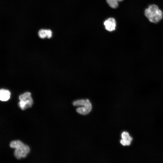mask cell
I'll return each mask as SVG.
<instances>
[{"label": "cell", "mask_w": 163, "mask_h": 163, "mask_svg": "<svg viewBox=\"0 0 163 163\" xmlns=\"http://www.w3.org/2000/svg\"><path fill=\"white\" fill-rule=\"evenodd\" d=\"M114 1L117 2H121L123 1V0H113Z\"/></svg>", "instance_id": "obj_14"}, {"label": "cell", "mask_w": 163, "mask_h": 163, "mask_svg": "<svg viewBox=\"0 0 163 163\" xmlns=\"http://www.w3.org/2000/svg\"><path fill=\"white\" fill-rule=\"evenodd\" d=\"M163 16L162 11L159 9L157 14L154 16L149 18V20L151 22L156 23L161 21Z\"/></svg>", "instance_id": "obj_7"}, {"label": "cell", "mask_w": 163, "mask_h": 163, "mask_svg": "<svg viewBox=\"0 0 163 163\" xmlns=\"http://www.w3.org/2000/svg\"><path fill=\"white\" fill-rule=\"evenodd\" d=\"M10 146L11 148L15 149L14 155L18 159L25 158L30 152L29 147L19 140L11 142Z\"/></svg>", "instance_id": "obj_1"}, {"label": "cell", "mask_w": 163, "mask_h": 163, "mask_svg": "<svg viewBox=\"0 0 163 163\" xmlns=\"http://www.w3.org/2000/svg\"><path fill=\"white\" fill-rule=\"evenodd\" d=\"M132 138L129 136L127 139H122L120 141V142L121 144L124 146L129 145L131 142L132 140Z\"/></svg>", "instance_id": "obj_9"}, {"label": "cell", "mask_w": 163, "mask_h": 163, "mask_svg": "<svg viewBox=\"0 0 163 163\" xmlns=\"http://www.w3.org/2000/svg\"><path fill=\"white\" fill-rule=\"evenodd\" d=\"M129 136V134L127 132H124L122 133L121 137L122 139H127Z\"/></svg>", "instance_id": "obj_12"}, {"label": "cell", "mask_w": 163, "mask_h": 163, "mask_svg": "<svg viewBox=\"0 0 163 163\" xmlns=\"http://www.w3.org/2000/svg\"><path fill=\"white\" fill-rule=\"evenodd\" d=\"M160 9L156 5H150L145 11V16L149 19L155 15Z\"/></svg>", "instance_id": "obj_3"}, {"label": "cell", "mask_w": 163, "mask_h": 163, "mask_svg": "<svg viewBox=\"0 0 163 163\" xmlns=\"http://www.w3.org/2000/svg\"><path fill=\"white\" fill-rule=\"evenodd\" d=\"M11 93L8 90L2 89L0 90V99L2 101H7L10 98Z\"/></svg>", "instance_id": "obj_5"}, {"label": "cell", "mask_w": 163, "mask_h": 163, "mask_svg": "<svg viewBox=\"0 0 163 163\" xmlns=\"http://www.w3.org/2000/svg\"><path fill=\"white\" fill-rule=\"evenodd\" d=\"M19 98L20 100L19 105L22 110H24L32 106L33 102L30 92H26L21 94Z\"/></svg>", "instance_id": "obj_2"}, {"label": "cell", "mask_w": 163, "mask_h": 163, "mask_svg": "<svg viewBox=\"0 0 163 163\" xmlns=\"http://www.w3.org/2000/svg\"><path fill=\"white\" fill-rule=\"evenodd\" d=\"M92 109L91 104L80 107L76 109L77 112L79 113L82 115L88 114L91 110Z\"/></svg>", "instance_id": "obj_6"}, {"label": "cell", "mask_w": 163, "mask_h": 163, "mask_svg": "<svg viewBox=\"0 0 163 163\" xmlns=\"http://www.w3.org/2000/svg\"><path fill=\"white\" fill-rule=\"evenodd\" d=\"M106 0L107 3L111 8H116L118 6V2L114 1L113 0Z\"/></svg>", "instance_id": "obj_11"}, {"label": "cell", "mask_w": 163, "mask_h": 163, "mask_svg": "<svg viewBox=\"0 0 163 163\" xmlns=\"http://www.w3.org/2000/svg\"><path fill=\"white\" fill-rule=\"evenodd\" d=\"M47 31V37L48 38H50L52 36V32L49 29L46 30Z\"/></svg>", "instance_id": "obj_13"}, {"label": "cell", "mask_w": 163, "mask_h": 163, "mask_svg": "<svg viewBox=\"0 0 163 163\" xmlns=\"http://www.w3.org/2000/svg\"><path fill=\"white\" fill-rule=\"evenodd\" d=\"M105 29L109 31H112L115 29L116 22L113 18H110L104 22Z\"/></svg>", "instance_id": "obj_4"}, {"label": "cell", "mask_w": 163, "mask_h": 163, "mask_svg": "<svg viewBox=\"0 0 163 163\" xmlns=\"http://www.w3.org/2000/svg\"><path fill=\"white\" fill-rule=\"evenodd\" d=\"M38 36L41 38H44L47 37L46 30L41 29L38 33Z\"/></svg>", "instance_id": "obj_10"}, {"label": "cell", "mask_w": 163, "mask_h": 163, "mask_svg": "<svg viewBox=\"0 0 163 163\" xmlns=\"http://www.w3.org/2000/svg\"><path fill=\"white\" fill-rule=\"evenodd\" d=\"M90 101L88 99L78 100L74 101L73 103L74 106L82 105L85 106L91 104Z\"/></svg>", "instance_id": "obj_8"}]
</instances>
